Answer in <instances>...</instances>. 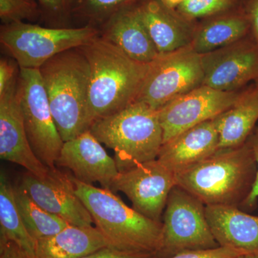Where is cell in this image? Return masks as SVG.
<instances>
[{
  "label": "cell",
  "mask_w": 258,
  "mask_h": 258,
  "mask_svg": "<svg viewBox=\"0 0 258 258\" xmlns=\"http://www.w3.org/2000/svg\"><path fill=\"white\" fill-rule=\"evenodd\" d=\"M15 198L24 225L35 240L48 238L70 225L60 217L52 215L37 205L20 186H14Z\"/></svg>",
  "instance_id": "cell-24"
},
{
  "label": "cell",
  "mask_w": 258,
  "mask_h": 258,
  "mask_svg": "<svg viewBox=\"0 0 258 258\" xmlns=\"http://www.w3.org/2000/svg\"><path fill=\"white\" fill-rule=\"evenodd\" d=\"M18 96L32 150L47 168L56 169L64 142L54 121L39 69H20Z\"/></svg>",
  "instance_id": "cell-9"
},
{
  "label": "cell",
  "mask_w": 258,
  "mask_h": 258,
  "mask_svg": "<svg viewBox=\"0 0 258 258\" xmlns=\"http://www.w3.org/2000/svg\"><path fill=\"white\" fill-rule=\"evenodd\" d=\"M257 165V173H256L255 180H254L253 187L249 194L248 198L246 200L242 208L247 210H252L257 205L258 200V125L254 128L253 132L251 134L250 137L247 139Z\"/></svg>",
  "instance_id": "cell-31"
},
{
  "label": "cell",
  "mask_w": 258,
  "mask_h": 258,
  "mask_svg": "<svg viewBox=\"0 0 258 258\" xmlns=\"http://www.w3.org/2000/svg\"><path fill=\"white\" fill-rule=\"evenodd\" d=\"M37 205L69 225L91 227L93 220L75 191L72 175L56 168L50 169L45 177L27 172L18 184Z\"/></svg>",
  "instance_id": "cell-13"
},
{
  "label": "cell",
  "mask_w": 258,
  "mask_h": 258,
  "mask_svg": "<svg viewBox=\"0 0 258 258\" xmlns=\"http://www.w3.org/2000/svg\"><path fill=\"white\" fill-rule=\"evenodd\" d=\"M82 258H157V255L149 253H135L124 252L110 247H103Z\"/></svg>",
  "instance_id": "cell-32"
},
{
  "label": "cell",
  "mask_w": 258,
  "mask_h": 258,
  "mask_svg": "<svg viewBox=\"0 0 258 258\" xmlns=\"http://www.w3.org/2000/svg\"><path fill=\"white\" fill-rule=\"evenodd\" d=\"M219 149L214 119L181 132L163 144L157 159L176 175L211 157Z\"/></svg>",
  "instance_id": "cell-16"
},
{
  "label": "cell",
  "mask_w": 258,
  "mask_h": 258,
  "mask_svg": "<svg viewBox=\"0 0 258 258\" xmlns=\"http://www.w3.org/2000/svg\"><path fill=\"white\" fill-rule=\"evenodd\" d=\"M14 242L29 257L35 256V240L24 225L15 198L14 185L5 171L0 173V242Z\"/></svg>",
  "instance_id": "cell-23"
},
{
  "label": "cell",
  "mask_w": 258,
  "mask_h": 258,
  "mask_svg": "<svg viewBox=\"0 0 258 258\" xmlns=\"http://www.w3.org/2000/svg\"><path fill=\"white\" fill-rule=\"evenodd\" d=\"M163 5L171 9L176 10L184 0H159Z\"/></svg>",
  "instance_id": "cell-35"
},
{
  "label": "cell",
  "mask_w": 258,
  "mask_h": 258,
  "mask_svg": "<svg viewBox=\"0 0 258 258\" xmlns=\"http://www.w3.org/2000/svg\"><path fill=\"white\" fill-rule=\"evenodd\" d=\"M219 134V149L239 147L247 142L258 121V86L242 89L238 99L214 118Z\"/></svg>",
  "instance_id": "cell-21"
},
{
  "label": "cell",
  "mask_w": 258,
  "mask_h": 258,
  "mask_svg": "<svg viewBox=\"0 0 258 258\" xmlns=\"http://www.w3.org/2000/svg\"><path fill=\"white\" fill-rule=\"evenodd\" d=\"M243 6L250 25L251 35L258 45V0H244Z\"/></svg>",
  "instance_id": "cell-33"
},
{
  "label": "cell",
  "mask_w": 258,
  "mask_h": 258,
  "mask_svg": "<svg viewBox=\"0 0 258 258\" xmlns=\"http://www.w3.org/2000/svg\"><path fill=\"white\" fill-rule=\"evenodd\" d=\"M257 165L248 141L218 149L208 159L176 174V185L206 206L241 208L253 187Z\"/></svg>",
  "instance_id": "cell-2"
},
{
  "label": "cell",
  "mask_w": 258,
  "mask_h": 258,
  "mask_svg": "<svg viewBox=\"0 0 258 258\" xmlns=\"http://www.w3.org/2000/svg\"><path fill=\"white\" fill-rule=\"evenodd\" d=\"M90 66L86 128L137 101L150 63L139 62L98 35L80 47Z\"/></svg>",
  "instance_id": "cell-1"
},
{
  "label": "cell",
  "mask_w": 258,
  "mask_h": 258,
  "mask_svg": "<svg viewBox=\"0 0 258 258\" xmlns=\"http://www.w3.org/2000/svg\"><path fill=\"white\" fill-rule=\"evenodd\" d=\"M176 185V174L156 159L118 172L111 191L124 194L134 210L161 222L169 194Z\"/></svg>",
  "instance_id": "cell-10"
},
{
  "label": "cell",
  "mask_w": 258,
  "mask_h": 258,
  "mask_svg": "<svg viewBox=\"0 0 258 258\" xmlns=\"http://www.w3.org/2000/svg\"><path fill=\"white\" fill-rule=\"evenodd\" d=\"M244 1V0H242V3H243Z\"/></svg>",
  "instance_id": "cell-38"
},
{
  "label": "cell",
  "mask_w": 258,
  "mask_h": 258,
  "mask_svg": "<svg viewBox=\"0 0 258 258\" xmlns=\"http://www.w3.org/2000/svg\"><path fill=\"white\" fill-rule=\"evenodd\" d=\"M201 58L203 85L214 89L240 91L258 79V45L251 34Z\"/></svg>",
  "instance_id": "cell-12"
},
{
  "label": "cell",
  "mask_w": 258,
  "mask_h": 258,
  "mask_svg": "<svg viewBox=\"0 0 258 258\" xmlns=\"http://www.w3.org/2000/svg\"><path fill=\"white\" fill-rule=\"evenodd\" d=\"M90 132L114 152L118 171L156 160L164 144L157 110L136 101L115 114L97 120Z\"/></svg>",
  "instance_id": "cell-5"
},
{
  "label": "cell",
  "mask_w": 258,
  "mask_h": 258,
  "mask_svg": "<svg viewBox=\"0 0 258 258\" xmlns=\"http://www.w3.org/2000/svg\"><path fill=\"white\" fill-rule=\"evenodd\" d=\"M16 62L2 58L0 60V96L18 88L20 69Z\"/></svg>",
  "instance_id": "cell-30"
},
{
  "label": "cell",
  "mask_w": 258,
  "mask_h": 258,
  "mask_svg": "<svg viewBox=\"0 0 258 258\" xmlns=\"http://www.w3.org/2000/svg\"><path fill=\"white\" fill-rule=\"evenodd\" d=\"M56 166L67 168L85 184L98 182L109 190L119 172L114 158L107 154L90 130L64 142Z\"/></svg>",
  "instance_id": "cell-14"
},
{
  "label": "cell",
  "mask_w": 258,
  "mask_h": 258,
  "mask_svg": "<svg viewBox=\"0 0 258 258\" xmlns=\"http://www.w3.org/2000/svg\"><path fill=\"white\" fill-rule=\"evenodd\" d=\"M254 83H255V84L258 86V79L254 81Z\"/></svg>",
  "instance_id": "cell-37"
},
{
  "label": "cell",
  "mask_w": 258,
  "mask_h": 258,
  "mask_svg": "<svg viewBox=\"0 0 258 258\" xmlns=\"http://www.w3.org/2000/svg\"><path fill=\"white\" fill-rule=\"evenodd\" d=\"M40 70L56 127L64 142L87 130L90 66L80 47L57 54Z\"/></svg>",
  "instance_id": "cell-4"
},
{
  "label": "cell",
  "mask_w": 258,
  "mask_h": 258,
  "mask_svg": "<svg viewBox=\"0 0 258 258\" xmlns=\"http://www.w3.org/2000/svg\"><path fill=\"white\" fill-rule=\"evenodd\" d=\"M137 6L117 13L99 29L100 36L139 62L150 63L159 55L139 15Z\"/></svg>",
  "instance_id": "cell-19"
},
{
  "label": "cell",
  "mask_w": 258,
  "mask_h": 258,
  "mask_svg": "<svg viewBox=\"0 0 258 258\" xmlns=\"http://www.w3.org/2000/svg\"><path fill=\"white\" fill-rule=\"evenodd\" d=\"M250 34V25L242 3L223 13L198 20L190 46L202 55L227 46Z\"/></svg>",
  "instance_id": "cell-20"
},
{
  "label": "cell",
  "mask_w": 258,
  "mask_h": 258,
  "mask_svg": "<svg viewBox=\"0 0 258 258\" xmlns=\"http://www.w3.org/2000/svg\"><path fill=\"white\" fill-rule=\"evenodd\" d=\"M0 158L23 166L38 177H45L50 171L35 155L29 142L18 88L0 96Z\"/></svg>",
  "instance_id": "cell-15"
},
{
  "label": "cell",
  "mask_w": 258,
  "mask_h": 258,
  "mask_svg": "<svg viewBox=\"0 0 258 258\" xmlns=\"http://www.w3.org/2000/svg\"><path fill=\"white\" fill-rule=\"evenodd\" d=\"M161 222L162 243L157 258L220 246L209 225L206 205L177 185L169 194Z\"/></svg>",
  "instance_id": "cell-7"
},
{
  "label": "cell",
  "mask_w": 258,
  "mask_h": 258,
  "mask_svg": "<svg viewBox=\"0 0 258 258\" xmlns=\"http://www.w3.org/2000/svg\"><path fill=\"white\" fill-rule=\"evenodd\" d=\"M242 91H221L202 85L161 107L157 111L164 144L185 130L214 119L227 111L238 99Z\"/></svg>",
  "instance_id": "cell-11"
},
{
  "label": "cell",
  "mask_w": 258,
  "mask_h": 258,
  "mask_svg": "<svg viewBox=\"0 0 258 258\" xmlns=\"http://www.w3.org/2000/svg\"><path fill=\"white\" fill-rule=\"evenodd\" d=\"M240 258H258V254H244L240 256Z\"/></svg>",
  "instance_id": "cell-36"
},
{
  "label": "cell",
  "mask_w": 258,
  "mask_h": 258,
  "mask_svg": "<svg viewBox=\"0 0 258 258\" xmlns=\"http://www.w3.org/2000/svg\"><path fill=\"white\" fill-rule=\"evenodd\" d=\"M99 35L98 29L88 25L47 28L17 23L2 25L0 42L20 69H40L57 54L81 47Z\"/></svg>",
  "instance_id": "cell-6"
},
{
  "label": "cell",
  "mask_w": 258,
  "mask_h": 258,
  "mask_svg": "<svg viewBox=\"0 0 258 258\" xmlns=\"http://www.w3.org/2000/svg\"><path fill=\"white\" fill-rule=\"evenodd\" d=\"M206 215L219 245L258 254V216L231 206H206Z\"/></svg>",
  "instance_id": "cell-18"
},
{
  "label": "cell",
  "mask_w": 258,
  "mask_h": 258,
  "mask_svg": "<svg viewBox=\"0 0 258 258\" xmlns=\"http://www.w3.org/2000/svg\"><path fill=\"white\" fill-rule=\"evenodd\" d=\"M0 258H31L18 247L10 241L0 242Z\"/></svg>",
  "instance_id": "cell-34"
},
{
  "label": "cell",
  "mask_w": 258,
  "mask_h": 258,
  "mask_svg": "<svg viewBox=\"0 0 258 258\" xmlns=\"http://www.w3.org/2000/svg\"><path fill=\"white\" fill-rule=\"evenodd\" d=\"M106 239L96 227L69 225L56 235L35 242L36 258H82L103 247Z\"/></svg>",
  "instance_id": "cell-22"
},
{
  "label": "cell",
  "mask_w": 258,
  "mask_h": 258,
  "mask_svg": "<svg viewBox=\"0 0 258 258\" xmlns=\"http://www.w3.org/2000/svg\"><path fill=\"white\" fill-rule=\"evenodd\" d=\"M242 0H184L176 9L185 18L198 21L242 4Z\"/></svg>",
  "instance_id": "cell-27"
},
{
  "label": "cell",
  "mask_w": 258,
  "mask_h": 258,
  "mask_svg": "<svg viewBox=\"0 0 258 258\" xmlns=\"http://www.w3.org/2000/svg\"><path fill=\"white\" fill-rule=\"evenodd\" d=\"M144 0H83L75 10L72 20L81 26L93 27L99 30L121 10L137 6Z\"/></svg>",
  "instance_id": "cell-25"
},
{
  "label": "cell",
  "mask_w": 258,
  "mask_h": 258,
  "mask_svg": "<svg viewBox=\"0 0 258 258\" xmlns=\"http://www.w3.org/2000/svg\"><path fill=\"white\" fill-rule=\"evenodd\" d=\"M201 55L192 47L159 53L150 69L137 101L160 109L178 97L203 85Z\"/></svg>",
  "instance_id": "cell-8"
},
{
  "label": "cell",
  "mask_w": 258,
  "mask_h": 258,
  "mask_svg": "<svg viewBox=\"0 0 258 258\" xmlns=\"http://www.w3.org/2000/svg\"><path fill=\"white\" fill-rule=\"evenodd\" d=\"M37 0H0V20L3 25L31 23L42 19Z\"/></svg>",
  "instance_id": "cell-26"
},
{
  "label": "cell",
  "mask_w": 258,
  "mask_h": 258,
  "mask_svg": "<svg viewBox=\"0 0 258 258\" xmlns=\"http://www.w3.org/2000/svg\"><path fill=\"white\" fill-rule=\"evenodd\" d=\"M83 0H37L42 18L50 27L67 28L72 21L75 10Z\"/></svg>",
  "instance_id": "cell-28"
},
{
  "label": "cell",
  "mask_w": 258,
  "mask_h": 258,
  "mask_svg": "<svg viewBox=\"0 0 258 258\" xmlns=\"http://www.w3.org/2000/svg\"><path fill=\"white\" fill-rule=\"evenodd\" d=\"M72 179L76 195L108 247L157 257L162 243V222L151 220L130 208L111 190L85 184L73 175Z\"/></svg>",
  "instance_id": "cell-3"
},
{
  "label": "cell",
  "mask_w": 258,
  "mask_h": 258,
  "mask_svg": "<svg viewBox=\"0 0 258 258\" xmlns=\"http://www.w3.org/2000/svg\"><path fill=\"white\" fill-rule=\"evenodd\" d=\"M244 254L242 251L218 246L214 248L186 250L169 258H240Z\"/></svg>",
  "instance_id": "cell-29"
},
{
  "label": "cell",
  "mask_w": 258,
  "mask_h": 258,
  "mask_svg": "<svg viewBox=\"0 0 258 258\" xmlns=\"http://www.w3.org/2000/svg\"><path fill=\"white\" fill-rule=\"evenodd\" d=\"M140 18L159 53L189 46L197 21L183 16L159 0H144L137 6Z\"/></svg>",
  "instance_id": "cell-17"
}]
</instances>
